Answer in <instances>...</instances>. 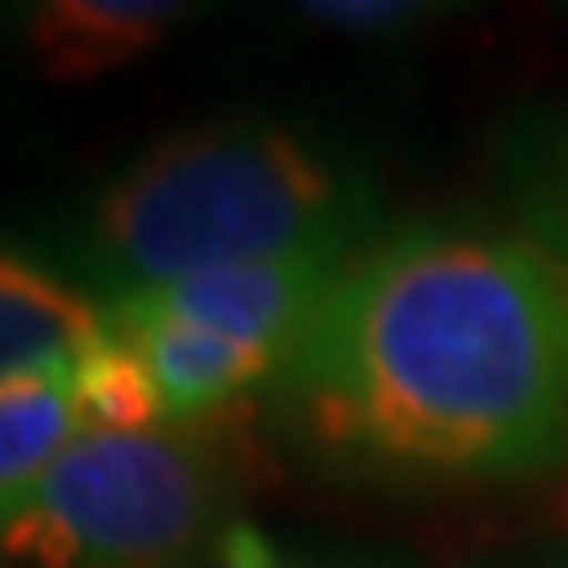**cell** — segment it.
I'll list each match as a JSON object with an SVG mask.
<instances>
[{
	"label": "cell",
	"instance_id": "cell-1",
	"mask_svg": "<svg viewBox=\"0 0 568 568\" xmlns=\"http://www.w3.org/2000/svg\"><path fill=\"white\" fill-rule=\"evenodd\" d=\"M274 389L290 432L353 479H552L568 468V280L510 226H395L353 253Z\"/></svg>",
	"mask_w": 568,
	"mask_h": 568
},
{
	"label": "cell",
	"instance_id": "cell-2",
	"mask_svg": "<svg viewBox=\"0 0 568 568\" xmlns=\"http://www.w3.org/2000/svg\"><path fill=\"white\" fill-rule=\"evenodd\" d=\"M374 243V190L274 116L180 126L126 159L84 205L74 264L116 305L205 268L353 258Z\"/></svg>",
	"mask_w": 568,
	"mask_h": 568
},
{
	"label": "cell",
	"instance_id": "cell-3",
	"mask_svg": "<svg viewBox=\"0 0 568 568\" xmlns=\"http://www.w3.org/2000/svg\"><path fill=\"white\" fill-rule=\"evenodd\" d=\"M243 458L216 422L84 432L32 489L0 500L11 568H184L237 527Z\"/></svg>",
	"mask_w": 568,
	"mask_h": 568
},
{
	"label": "cell",
	"instance_id": "cell-4",
	"mask_svg": "<svg viewBox=\"0 0 568 568\" xmlns=\"http://www.w3.org/2000/svg\"><path fill=\"white\" fill-rule=\"evenodd\" d=\"M353 258H268V264H232V268H205L190 280L142 290L126 301L105 305L111 316H132V322H169V326H195L226 343L258 347L268 358L290 368L295 347L305 332L316 326L326 295L337 290L343 268Z\"/></svg>",
	"mask_w": 568,
	"mask_h": 568
},
{
	"label": "cell",
	"instance_id": "cell-5",
	"mask_svg": "<svg viewBox=\"0 0 568 568\" xmlns=\"http://www.w3.org/2000/svg\"><path fill=\"white\" fill-rule=\"evenodd\" d=\"M211 0H21V48L48 84H90L148 59Z\"/></svg>",
	"mask_w": 568,
	"mask_h": 568
},
{
	"label": "cell",
	"instance_id": "cell-6",
	"mask_svg": "<svg viewBox=\"0 0 568 568\" xmlns=\"http://www.w3.org/2000/svg\"><path fill=\"white\" fill-rule=\"evenodd\" d=\"M105 305L38 264L32 253L6 247L0 258V379H69L80 358L105 337Z\"/></svg>",
	"mask_w": 568,
	"mask_h": 568
},
{
	"label": "cell",
	"instance_id": "cell-7",
	"mask_svg": "<svg viewBox=\"0 0 568 568\" xmlns=\"http://www.w3.org/2000/svg\"><path fill=\"white\" fill-rule=\"evenodd\" d=\"M111 326L142 347V358H148V368H153V379L163 389L169 422H216L243 395L274 389L284 374L280 358H268L258 347L226 343V337H211V332H195V326L132 322V316H111Z\"/></svg>",
	"mask_w": 568,
	"mask_h": 568
},
{
	"label": "cell",
	"instance_id": "cell-8",
	"mask_svg": "<svg viewBox=\"0 0 568 568\" xmlns=\"http://www.w3.org/2000/svg\"><path fill=\"white\" fill-rule=\"evenodd\" d=\"M500 184L516 222L568 280V122L521 116L500 148Z\"/></svg>",
	"mask_w": 568,
	"mask_h": 568
},
{
	"label": "cell",
	"instance_id": "cell-9",
	"mask_svg": "<svg viewBox=\"0 0 568 568\" xmlns=\"http://www.w3.org/2000/svg\"><path fill=\"white\" fill-rule=\"evenodd\" d=\"M84 432L69 379H0V500L38 485Z\"/></svg>",
	"mask_w": 568,
	"mask_h": 568
},
{
	"label": "cell",
	"instance_id": "cell-10",
	"mask_svg": "<svg viewBox=\"0 0 568 568\" xmlns=\"http://www.w3.org/2000/svg\"><path fill=\"white\" fill-rule=\"evenodd\" d=\"M69 385H74V400H80L90 432H148V426L169 422L163 389L142 358V347L116 326H105V337L80 358Z\"/></svg>",
	"mask_w": 568,
	"mask_h": 568
},
{
	"label": "cell",
	"instance_id": "cell-11",
	"mask_svg": "<svg viewBox=\"0 0 568 568\" xmlns=\"http://www.w3.org/2000/svg\"><path fill=\"white\" fill-rule=\"evenodd\" d=\"M184 568H385V564H368V558H353V552L295 548V542H280V537L237 521L211 548L195 552Z\"/></svg>",
	"mask_w": 568,
	"mask_h": 568
},
{
	"label": "cell",
	"instance_id": "cell-12",
	"mask_svg": "<svg viewBox=\"0 0 568 568\" xmlns=\"http://www.w3.org/2000/svg\"><path fill=\"white\" fill-rule=\"evenodd\" d=\"M301 11L332 21V27H353V32H385V27H410L437 11L468 6V0H295Z\"/></svg>",
	"mask_w": 568,
	"mask_h": 568
},
{
	"label": "cell",
	"instance_id": "cell-13",
	"mask_svg": "<svg viewBox=\"0 0 568 568\" xmlns=\"http://www.w3.org/2000/svg\"><path fill=\"white\" fill-rule=\"evenodd\" d=\"M468 568H568V537H527L479 552Z\"/></svg>",
	"mask_w": 568,
	"mask_h": 568
}]
</instances>
